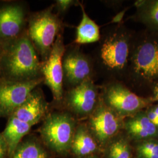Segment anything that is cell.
I'll return each instance as SVG.
<instances>
[{
    "mask_svg": "<svg viewBox=\"0 0 158 158\" xmlns=\"http://www.w3.org/2000/svg\"><path fill=\"white\" fill-rule=\"evenodd\" d=\"M41 78V62L26 32L3 48L0 56V80L27 82Z\"/></svg>",
    "mask_w": 158,
    "mask_h": 158,
    "instance_id": "cell-1",
    "label": "cell"
},
{
    "mask_svg": "<svg viewBox=\"0 0 158 158\" xmlns=\"http://www.w3.org/2000/svg\"><path fill=\"white\" fill-rule=\"evenodd\" d=\"M53 6L29 14L27 34L42 61L51 53L57 37L61 34L63 24L60 18L52 12Z\"/></svg>",
    "mask_w": 158,
    "mask_h": 158,
    "instance_id": "cell-2",
    "label": "cell"
},
{
    "mask_svg": "<svg viewBox=\"0 0 158 158\" xmlns=\"http://www.w3.org/2000/svg\"><path fill=\"white\" fill-rule=\"evenodd\" d=\"M76 123L69 113L55 112L48 114L40 128L43 141L53 151L66 154L71 150Z\"/></svg>",
    "mask_w": 158,
    "mask_h": 158,
    "instance_id": "cell-3",
    "label": "cell"
},
{
    "mask_svg": "<svg viewBox=\"0 0 158 158\" xmlns=\"http://www.w3.org/2000/svg\"><path fill=\"white\" fill-rule=\"evenodd\" d=\"M28 16L23 3L0 2V46L2 48L26 33Z\"/></svg>",
    "mask_w": 158,
    "mask_h": 158,
    "instance_id": "cell-4",
    "label": "cell"
},
{
    "mask_svg": "<svg viewBox=\"0 0 158 158\" xmlns=\"http://www.w3.org/2000/svg\"><path fill=\"white\" fill-rule=\"evenodd\" d=\"M104 102L123 118L145 110L152 106L153 97H142L120 84L108 86L104 94Z\"/></svg>",
    "mask_w": 158,
    "mask_h": 158,
    "instance_id": "cell-5",
    "label": "cell"
},
{
    "mask_svg": "<svg viewBox=\"0 0 158 158\" xmlns=\"http://www.w3.org/2000/svg\"><path fill=\"white\" fill-rule=\"evenodd\" d=\"M65 51L62 34H59L48 58L45 61L41 62V73L44 82L50 89L56 102H62L64 97L62 61Z\"/></svg>",
    "mask_w": 158,
    "mask_h": 158,
    "instance_id": "cell-6",
    "label": "cell"
},
{
    "mask_svg": "<svg viewBox=\"0 0 158 158\" xmlns=\"http://www.w3.org/2000/svg\"><path fill=\"white\" fill-rule=\"evenodd\" d=\"M123 119L102 102L90 115L89 129L97 143L104 146L124 128Z\"/></svg>",
    "mask_w": 158,
    "mask_h": 158,
    "instance_id": "cell-7",
    "label": "cell"
},
{
    "mask_svg": "<svg viewBox=\"0 0 158 158\" xmlns=\"http://www.w3.org/2000/svg\"><path fill=\"white\" fill-rule=\"evenodd\" d=\"M44 82V78L27 82L0 80V117L11 116L27 100L30 93Z\"/></svg>",
    "mask_w": 158,
    "mask_h": 158,
    "instance_id": "cell-8",
    "label": "cell"
},
{
    "mask_svg": "<svg viewBox=\"0 0 158 158\" xmlns=\"http://www.w3.org/2000/svg\"><path fill=\"white\" fill-rule=\"evenodd\" d=\"M97 90L90 79L72 87L64 95L66 106L73 113L79 115H90L96 109Z\"/></svg>",
    "mask_w": 158,
    "mask_h": 158,
    "instance_id": "cell-9",
    "label": "cell"
},
{
    "mask_svg": "<svg viewBox=\"0 0 158 158\" xmlns=\"http://www.w3.org/2000/svg\"><path fill=\"white\" fill-rule=\"evenodd\" d=\"M134 70L147 81L158 79V44L146 41L138 47L133 56Z\"/></svg>",
    "mask_w": 158,
    "mask_h": 158,
    "instance_id": "cell-10",
    "label": "cell"
},
{
    "mask_svg": "<svg viewBox=\"0 0 158 158\" xmlns=\"http://www.w3.org/2000/svg\"><path fill=\"white\" fill-rule=\"evenodd\" d=\"M129 43L120 35H114L106 40L101 49V58L110 69L120 70L127 65L129 55Z\"/></svg>",
    "mask_w": 158,
    "mask_h": 158,
    "instance_id": "cell-11",
    "label": "cell"
},
{
    "mask_svg": "<svg viewBox=\"0 0 158 158\" xmlns=\"http://www.w3.org/2000/svg\"><path fill=\"white\" fill-rule=\"evenodd\" d=\"M48 102L41 89L36 87L12 115L26 123L34 125L47 115Z\"/></svg>",
    "mask_w": 158,
    "mask_h": 158,
    "instance_id": "cell-12",
    "label": "cell"
},
{
    "mask_svg": "<svg viewBox=\"0 0 158 158\" xmlns=\"http://www.w3.org/2000/svg\"><path fill=\"white\" fill-rule=\"evenodd\" d=\"M64 79L74 87L90 79L91 69L89 60L78 51H70L63 57Z\"/></svg>",
    "mask_w": 158,
    "mask_h": 158,
    "instance_id": "cell-13",
    "label": "cell"
},
{
    "mask_svg": "<svg viewBox=\"0 0 158 158\" xmlns=\"http://www.w3.org/2000/svg\"><path fill=\"white\" fill-rule=\"evenodd\" d=\"M124 128L136 142L158 139V128L148 117L145 110L127 118L124 121Z\"/></svg>",
    "mask_w": 158,
    "mask_h": 158,
    "instance_id": "cell-14",
    "label": "cell"
},
{
    "mask_svg": "<svg viewBox=\"0 0 158 158\" xmlns=\"http://www.w3.org/2000/svg\"><path fill=\"white\" fill-rule=\"evenodd\" d=\"M32 127V125L21 121L13 115L8 118L6 128L1 134L7 145L9 158L12 157L22 139L28 133Z\"/></svg>",
    "mask_w": 158,
    "mask_h": 158,
    "instance_id": "cell-15",
    "label": "cell"
},
{
    "mask_svg": "<svg viewBox=\"0 0 158 158\" xmlns=\"http://www.w3.org/2000/svg\"><path fill=\"white\" fill-rule=\"evenodd\" d=\"M97 143L89 129L79 125L76 129L71 150L76 156L85 158L93 155L97 150Z\"/></svg>",
    "mask_w": 158,
    "mask_h": 158,
    "instance_id": "cell-16",
    "label": "cell"
},
{
    "mask_svg": "<svg viewBox=\"0 0 158 158\" xmlns=\"http://www.w3.org/2000/svg\"><path fill=\"white\" fill-rule=\"evenodd\" d=\"M83 15L81 22L77 27L75 42L77 44H87L94 43L100 38V29L85 11L83 6H81Z\"/></svg>",
    "mask_w": 158,
    "mask_h": 158,
    "instance_id": "cell-17",
    "label": "cell"
},
{
    "mask_svg": "<svg viewBox=\"0 0 158 158\" xmlns=\"http://www.w3.org/2000/svg\"><path fill=\"white\" fill-rule=\"evenodd\" d=\"M48 153L36 140L27 139L17 147L11 158H48Z\"/></svg>",
    "mask_w": 158,
    "mask_h": 158,
    "instance_id": "cell-18",
    "label": "cell"
},
{
    "mask_svg": "<svg viewBox=\"0 0 158 158\" xmlns=\"http://www.w3.org/2000/svg\"><path fill=\"white\" fill-rule=\"evenodd\" d=\"M130 142L123 136H116L107 144V158H131Z\"/></svg>",
    "mask_w": 158,
    "mask_h": 158,
    "instance_id": "cell-19",
    "label": "cell"
},
{
    "mask_svg": "<svg viewBox=\"0 0 158 158\" xmlns=\"http://www.w3.org/2000/svg\"><path fill=\"white\" fill-rule=\"evenodd\" d=\"M138 7L142 21L158 28V0L140 1Z\"/></svg>",
    "mask_w": 158,
    "mask_h": 158,
    "instance_id": "cell-20",
    "label": "cell"
},
{
    "mask_svg": "<svg viewBox=\"0 0 158 158\" xmlns=\"http://www.w3.org/2000/svg\"><path fill=\"white\" fill-rule=\"evenodd\" d=\"M135 149L137 158H158V139L136 142Z\"/></svg>",
    "mask_w": 158,
    "mask_h": 158,
    "instance_id": "cell-21",
    "label": "cell"
},
{
    "mask_svg": "<svg viewBox=\"0 0 158 158\" xmlns=\"http://www.w3.org/2000/svg\"><path fill=\"white\" fill-rule=\"evenodd\" d=\"M148 117L158 128V104H152L145 110Z\"/></svg>",
    "mask_w": 158,
    "mask_h": 158,
    "instance_id": "cell-22",
    "label": "cell"
},
{
    "mask_svg": "<svg viewBox=\"0 0 158 158\" xmlns=\"http://www.w3.org/2000/svg\"><path fill=\"white\" fill-rule=\"evenodd\" d=\"M76 2L77 1L72 0H59L56 1V6L59 11L64 12L72 6L75 5Z\"/></svg>",
    "mask_w": 158,
    "mask_h": 158,
    "instance_id": "cell-23",
    "label": "cell"
},
{
    "mask_svg": "<svg viewBox=\"0 0 158 158\" xmlns=\"http://www.w3.org/2000/svg\"><path fill=\"white\" fill-rule=\"evenodd\" d=\"M8 155V147L2 134H0V158H5Z\"/></svg>",
    "mask_w": 158,
    "mask_h": 158,
    "instance_id": "cell-24",
    "label": "cell"
},
{
    "mask_svg": "<svg viewBox=\"0 0 158 158\" xmlns=\"http://www.w3.org/2000/svg\"><path fill=\"white\" fill-rule=\"evenodd\" d=\"M154 102H156L158 104V85H156L153 88V96L152 97Z\"/></svg>",
    "mask_w": 158,
    "mask_h": 158,
    "instance_id": "cell-25",
    "label": "cell"
},
{
    "mask_svg": "<svg viewBox=\"0 0 158 158\" xmlns=\"http://www.w3.org/2000/svg\"><path fill=\"white\" fill-rule=\"evenodd\" d=\"M99 158L98 157H97V156H94V155H91V156H87V157H85V158Z\"/></svg>",
    "mask_w": 158,
    "mask_h": 158,
    "instance_id": "cell-26",
    "label": "cell"
},
{
    "mask_svg": "<svg viewBox=\"0 0 158 158\" xmlns=\"http://www.w3.org/2000/svg\"><path fill=\"white\" fill-rule=\"evenodd\" d=\"M2 52H3V48L0 46V56L2 55Z\"/></svg>",
    "mask_w": 158,
    "mask_h": 158,
    "instance_id": "cell-27",
    "label": "cell"
}]
</instances>
